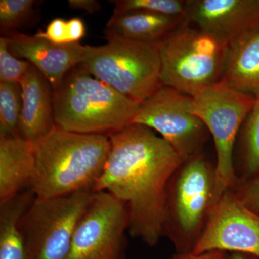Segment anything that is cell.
Instances as JSON below:
<instances>
[{
	"label": "cell",
	"mask_w": 259,
	"mask_h": 259,
	"mask_svg": "<svg viewBox=\"0 0 259 259\" xmlns=\"http://www.w3.org/2000/svg\"><path fill=\"white\" fill-rule=\"evenodd\" d=\"M35 0H1L0 30L7 37L36 20L37 5Z\"/></svg>",
	"instance_id": "21"
},
{
	"label": "cell",
	"mask_w": 259,
	"mask_h": 259,
	"mask_svg": "<svg viewBox=\"0 0 259 259\" xmlns=\"http://www.w3.org/2000/svg\"><path fill=\"white\" fill-rule=\"evenodd\" d=\"M221 81L259 97V28L228 44Z\"/></svg>",
	"instance_id": "17"
},
{
	"label": "cell",
	"mask_w": 259,
	"mask_h": 259,
	"mask_svg": "<svg viewBox=\"0 0 259 259\" xmlns=\"http://www.w3.org/2000/svg\"><path fill=\"white\" fill-rule=\"evenodd\" d=\"M192 104V97L161 86L140 104L132 124L156 131L185 162L201 154L209 134Z\"/></svg>",
	"instance_id": "9"
},
{
	"label": "cell",
	"mask_w": 259,
	"mask_h": 259,
	"mask_svg": "<svg viewBox=\"0 0 259 259\" xmlns=\"http://www.w3.org/2000/svg\"><path fill=\"white\" fill-rule=\"evenodd\" d=\"M20 85L22 109L19 121V136L30 144H35L56 128L54 89L32 64Z\"/></svg>",
	"instance_id": "14"
},
{
	"label": "cell",
	"mask_w": 259,
	"mask_h": 259,
	"mask_svg": "<svg viewBox=\"0 0 259 259\" xmlns=\"http://www.w3.org/2000/svg\"><path fill=\"white\" fill-rule=\"evenodd\" d=\"M35 168L30 190L37 198L93 189L106 165L110 137L56 128L32 144Z\"/></svg>",
	"instance_id": "2"
},
{
	"label": "cell",
	"mask_w": 259,
	"mask_h": 259,
	"mask_svg": "<svg viewBox=\"0 0 259 259\" xmlns=\"http://www.w3.org/2000/svg\"><path fill=\"white\" fill-rule=\"evenodd\" d=\"M68 4L72 10H82L91 14L102 9L101 3L97 0H69Z\"/></svg>",
	"instance_id": "27"
},
{
	"label": "cell",
	"mask_w": 259,
	"mask_h": 259,
	"mask_svg": "<svg viewBox=\"0 0 259 259\" xmlns=\"http://www.w3.org/2000/svg\"><path fill=\"white\" fill-rule=\"evenodd\" d=\"M228 44L187 23L159 44L162 86L193 97L221 81Z\"/></svg>",
	"instance_id": "6"
},
{
	"label": "cell",
	"mask_w": 259,
	"mask_h": 259,
	"mask_svg": "<svg viewBox=\"0 0 259 259\" xmlns=\"http://www.w3.org/2000/svg\"><path fill=\"white\" fill-rule=\"evenodd\" d=\"M95 191L35 197L20 220L28 259H66L76 227Z\"/></svg>",
	"instance_id": "8"
},
{
	"label": "cell",
	"mask_w": 259,
	"mask_h": 259,
	"mask_svg": "<svg viewBox=\"0 0 259 259\" xmlns=\"http://www.w3.org/2000/svg\"><path fill=\"white\" fill-rule=\"evenodd\" d=\"M21 109L20 83L0 82V136H20Z\"/></svg>",
	"instance_id": "20"
},
{
	"label": "cell",
	"mask_w": 259,
	"mask_h": 259,
	"mask_svg": "<svg viewBox=\"0 0 259 259\" xmlns=\"http://www.w3.org/2000/svg\"><path fill=\"white\" fill-rule=\"evenodd\" d=\"M113 13L140 11L167 16L185 17L186 1L182 0H112Z\"/></svg>",
	"instance_id": "22"
},
{
	"label": "cell",
	"mask_w": 259,
	"mask_h": 259,
	"mask_svg": "<svg viewBox=\"0 0 259 259\" xmlns=\"http://www.w3.org/2000/svg\"><path fill=\"white\" fill-rule=\"evenodd\" d=\"M106 44L85 46L81 66L90 74L137 103L162 86L159 44L122 38L105 31Z\"/></svg>",
	"instance_id": "5"
},
{
	"label": "cell",
	"mask_w": 259,
	"mask_h": 259,
	"mask_svg": "<svg viewBox=\"0 0 259 259\" xmlns=\"http://www.w3.org/2000/svg\"><path fill=\"white\" fill-rule=\"evenodd\" d=\"M34 168L32 144L20 136H0V204L30 185Z\"/></svg>",
	"instance_id": "16"
},
{
	"label": "cell",
	"mask_w": 259,
	"mask_h": 259,
	"mask_svg": "<svg viewBox=\"0 0 259 259\" xmlns=\"http://www.w3.org/2000/svg\"><path fill=\"white\" fill-rule=\"evenodd\" d=\"M241 134L243 180L259 175V97L243 123Z\"/></svg>",
	"instance_id": "19"
},
{
	"label": "cell",
	"mask_w": 259,
	"mask_h": 259,
	"mask_svg": "<svg viewBox=\"0 0 259 259\" xmlns=\"http://www.w3.org/2000/svg\"><path fill=\"white\" fill-rule=\"evenodd\" d=\"M110 151L94 191L120 201L128 214V233L148 246L163 236L167 191L184 163L164 139L139 124L110 135Z\"/></svg>",
	"instance_id": "1"
},
{
	"label": "cell",
	"mask_w": 259,
	"mask_h": 259,
	"mask_svg": "<svg viewBox=\"0 0 259 259\" xmlns=\"http://www.w3.org/2000/svg\"><path fill=\"white\" fill-rule=\"evenodd\" d=\"M128 214L120 201L95 192L75 231L66 259H125Z\"/></svg>",
	"instance_id": "10"
},
{
	"label": "cell",
	"mask_w": 259,
	"mask_h": 259,
	"mask_svg": "<svg viewBox=\"0 0 259 259\" xmlns=\"http://www.w3.org/2000/svg\"><path fill=\"white\" fill-rule=\"evenodd\" d=\"M233 191L245 207L259 214V175L238 183Z\"/></svg>",
	"instance_id": "25"
},
{
	"label": "cell",
	"mask_w": 259,
	"mask_h": 259,
	"mask_svg": "<svg viewBox=\"0 0 259 259\" xmlns=\"http://www.w3.org/2000/svg\"><path fill=\"white\" fill-rule=\"evenodd\" d=\"M31 64L18 59L10 52L8 38L0 37V82L20 83Z\"/></svg>",
	"instance_id": "24"
},
{
	"label": "cell",
	"mask_w": 259,
	"mask_h": 259,
	"mask_svg": "<svg viewBox=\"0 0 259 259\" xmlns=\"http://www.w3.org/2000/svg\"><path fill=\"white\" fill-rule=\"evenodd\" d=\"M169 259H231V255L227 252L221 250H210L199 254H196L192 252L176 253Z\"/></svg>",
	"instance_id": "26"
},
{
	"label": "cell",
	"mask_w": 259,
	"mask_h": 259,
	"mask_svg": "<svg viewBox=\"0 0 259 259\" xmlns=\"http://www.w3.org/2000/svg\"><path fill=\"white\" fill-rule=\"evenodd\" d=\"M230 255H231V259H259L254 255L243 253H231Z\"/></svg>",
	"instance_id": "28"
},
{
	"label": "cell",
	"mask_w": 259,
	"mask_h": 259,
	"mask_svg": "<svg viewBox=\"0 0 259 259\" xmlns=\"http://www.w3.org/2000/svg\"><path fill=\"white\" fill-rule=\"evenodd\" d=\"M210 250L247 253L259 258V214L245 207L233 190L218 199L192 253Z\"/></svg>",
	"instance_id": "11"
},
{
	"label": "cell",
	"mask_w": 259,
	"mask_h": 259,
	"mask_svg": "<svg viewBox=\"0 0 259 259\" xmlns=\"http://www.w3.org/2000/svg\"><path fill=\"white\" fill-rule=\"evenodd\" d=\"M140 104L88 72L81 64L54 90L56 127L110 136L132 124Z\"/></svg>",
	"instance_id": "3"
},
{
	"label": "cell",
	"mask_w": 259,
	"mask_h": 259,
	"mask_svg": "<svg viewBox=\"0 0 259 259\" xmlns=\"http://www.w3.org/2000/svg\"><path fill=\"white\" fill-rule=\"evenodd\" d=\"M186 18L228 45L259 28V0H188Z\"/></svg>",
	"instance_id": "12"
},
{
	"label": "cell",
	"mask_w": 259,
	"mask_h": 259,
	"mask_svg": "<svg viewBox=\"0 0 259 259\" xmlns=\"http://www.w3.org/2000/svg\"><path fill=\"white\" fill-rule=\"evenodd\" d=\"M86 28L81 18L69 20L55 18L48 24L44 31L39 30L35 35L58 44L79 42L85 36Z\"/></svg>",
	"instance_id": "23"
},
{
	"label": "cell",
	"mask_w": 259,
	"mask_h": 259,
	"mask_svg": "<svg viewBox=\"0 0 259 259\" xmlns=\"http://www.w3.org/2000/svg\"><path fill=\"white\" fill-rule=\"evenodd\" d=\"M187 23L185 17L127 12L112 13L105 31L134 41L160 44Z\"/></svg>",
	"instance_id": "15"
},
{
	"label": "cell",
	"mask_w": 259,
	"mask_h": 259,
	"mask_svg": "<svg viewBox=\"0 0 259 259\" xmlns=\"http://www.w3.org/2000/svg\"><path fill=\"white\" fill-rule=\"evenodd\" d=\"M255 100L253 95L238 91L221 81L192 97V111L204 122L214 141L220 197L238 185L233 157L235 143Z\"/></svg>",
	"instance_id": "7"
},
{
	"label": "cell",
	"mask_w": 259,
	"mask_h": 259,
	"mask_svg": "<svg viewBox=\"0 0 259 259\" xmlns=\"http://www.w3.org/2000/svg\"><path fill=\"white\" fill-rule=\"evenodd\" d=\"M10 52L28 61L48 80L54 90L66 74L82 64L85 46L80 42L58 44L44 37L15 32L7 36Z\"/></svg>",
	"instance_id": "13"
},
{
	"label": "cell",
	"mask_w": 259,
	"mask_h": 259,
	"mask_svg": "<svg viewBox=\"0 0 259 259\" xmlns=\"http://www.w3.org/2000/svg\"><path fill=\"white\" fill-rule=\"evenodd\" d=\"M35 198L29 189L0 204V259H28L20 223Z\"/></svg>",
	"instance_id": "18"
},
{
	"label": "cell",
	"mask_w": 259,
	"mask_h": 259,
	"mask_svg": "<svg viewBox=\"0 0 259 259\" xmlns=\"http://www.w3.org/2000/svg\"><path fill=\"white\" fill-rule=\"evenodd\" d=\"M220 198L215 166L203 155L182 163L168 185L163 226L176 253L193 251Z\"/></svg>",
	"instance_id": "4"
}]
</instances>
